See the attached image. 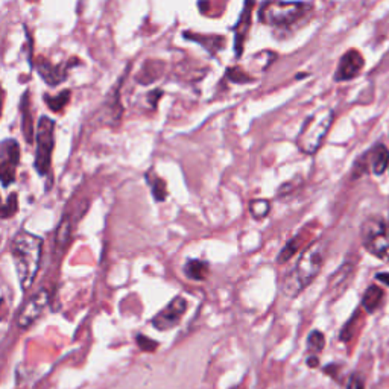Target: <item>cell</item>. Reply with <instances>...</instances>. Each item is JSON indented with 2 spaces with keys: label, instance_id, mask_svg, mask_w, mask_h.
I'll list each match as a JSON object with an SVG mask.
<instances>
[{
  "label": "cell",
  "instance_id": "9",
  "mask_svg": "<svg viewBox=\"0 0 389 389\" xmlns=\"http://www.w3.org/2000/svg\"><path fill=\"white\" fill-rule=\"evenodd\" d=\"M50 297H52V293H50L48 288H41L39 292L34 293V297L28 301L20 312L19 327L21 330L32 327L43 317V313L46 312L49 306Z\"/></svg>",
  "mask_w": 389,
  "mask_h": 389
},
{
  "label": "cell",
  "instance_id": "30",
  "mask_svg": "<svg viewBox=\"0 0 389 389\" xmlns=\"http://www.w3.org/2000/svg\"><path fill=\"white\" fill-rule=\"evenodd\" d=\"M307 366H311V368H318L319 366V361H318V356L317 355H312L307 357V361H306Z\"/></svg>",
  "mask_w": 389,
  "mask_h": 389
},
{
  "label": "cell",
  "instance_id": "6",
  "mask_svg": "<svg viewBox=\"0 0 389 389\" xmlns=\"http://www.w3.org/2000/svg\"><path fill=\"white\" fill-rule=\"evenodd\" d=\"M364 248L381 262H389V222L381 216L366 218L361 227Z\"/></svg>",
  "mask_w": 389,
  "mask_h": 389
},
{
  "label": "cell",
  "instance_id": "19",
  "mask_svg": "<svg viewBox=\"0 0 389 389\" xmlns=\"http://www.w3.org/2000/svg\"><path fill=\"white\" fill-rule=\"evenodd\" d=\"M70 98H72L70 90H63L58 93L56 96H52V94L48 93L43 94V101H45V104L52 113H63L64 108L70 104Z\"/></svg>",
  "mask_w": 389,
  "mask_h": 389
},
{
  "label": "cell",
  "instance_id": "23",
  "mask_svg": "<svg viewBox=\"0 0 389 389\" xmlns=\"http://www.w3.org/2000/svg\"><path fill=\"white\" fill-rule=\"evenodd\" d=\"M17 211H19L17 193H11L6 201H3L2 196H0V219H10L12 216H16Z\"/></svg>",
  "mask_w": 389,
  "mask_h": 389
},
{
  "label": "cell",
  "instance_id": "28",
  "mask_svg": "<svg viewBox=\"0 0 389 389\" xmlns=\"http://www.w3.org/2000/svg\"><path fill=\"white\" fill-rule=\"evenodd\" d=\"M345 389H365V380L359 372H353L348 377L347 381V388Z\"/></svg>",
  "mask_w": 389,
  "mask_h": 389
},
{
  "label": "cell",
  "instance_id": "26",
  "mask_svg": "<svg viewBox=\"0 0 389 389\" xmlns=\"http://www.w3.org/2000/svg\"><path fill=\"white\" fill-rule=\"evenodd\" d=\"M136 342H137V347L140 348L142 351H148V353H152V351H156L158 347V342L151 339V337L145 336V335H137L136 336Z\"/></svg>",
  "mask_w": 389,
  "mask_h": 389
},
{
  "label": "cell",
  "instance_id": "25",
  "mask_svg": "<svg viewBox=\"0 0 389 389\" xmlns=\"http://www.w3.org/2000/svg\"><path fill=\"white\" fill-rule=\"evenodd\" d=\"M326 347V336L324 333L318 332V330H313V332L309 333V337H307V348L312 355H319L322 350Z\"/></svg>",
  "mask_w": 389,
  "mask_h": 389
},
{
  "label": "cell",
  "instance_id": "18",
  "mask_svg": "<svg viewBox=\"0 0 389 389\" xmlns=\"http://www.w3.org/2000/svg\"><path fill=\"white\" fill-rule=\"evenodd\" d=\"M385 298V292L380 286H370L368 289L365 291L364 297H362V307L368 312V313H374L379 311V307L383 303Z\"/></svg>",
  "mask_w": 389,
  "mask_h": 389
},
{
  "label": "cell",
  "instance_id": "11",
  "mask_svg": "<svg viewBox=\"0 0 389 389\" xmlns=\"http://www.w3.org/2000/svg\"><path fill=\"white\" fill-rule=\"evenodd\" d=\"M364 65H365V60L362 54L357 52L355 49H351L341 56L339 64H337V69L335 73V79L337 83L355 79L356 76L361 75Z\"/></svg>",
  "mask_w": 389,
  "mask_h": 389
},
{
  "label": "cell",
  "instance_id": "7",
  "mask_svg": "<svg viewBox=\"0 0 389 389\" xmlns=\"http://www.w3.org/2000/svg\"><path fill=\"white\" fill-rule=\"evenodd\" d=\"M20 165V145L16 138L0 142V185L10 187L16 181Z\"/></svg>",
  "mask_w": 389,
  "mask_h": 389
},
{
  "label": "cell",
  "instance_id": "14",
  "mask_svg": "<svg viewBox=\"0 0 389 389\" xmlns=\"http://www.w3.org/2000/svg\"><path fill=\"white\" fill-rule=\"evenodd\" d=\"M20 128L21 134H23L25 140L31 145L35 137V128H34V119L31 112V93L26 90L20 98Z\"/></svg>",
  "mask_w": 389,
  "mask_h": 389
},
{
  "label": "cell",
  "instance_id": "21",
  "mask_svg": "<svg viewBox=\"0 0 389 389\" xmlns=\"http://www.w3.org/2000/svg\"><path fill=\"white\" fill-rule=\"evenodd\" d=\"M186 39H190L193 41H198L200 45H202L205 49L209 50L210 54H215L218 50H221L224 46V39L219 35H196V34H187L185 32Z\"/></svg>",
  "mask_w": 389,
  "mask_h": 389
},
{
  "label": "cell",
  "instance_id": "15",
  "mask_svg": "<svg viewBox=\"0 0 389 389\" xmlns=\"http://www.w3.org/2000/svg\"><path fill=\"white\" fill-rule=\"evenodd\" d=\"M366 163H368L370 172L374 175H383V172L389 167V149L385 145L377 143L376 146H372L371 149L365 152Z\"/></svg>",
  "mask_w": 389,
  "mask_h": 389
},
{
  "label": "cell",
  "instance_id": "22",
  "mask_svg": "<svg viewBox=\"0 0 389 389\" xmlns=\"http://www.w3.org/2000/svg\"><path fill=\"white\" fill-rule=\"evenodd\" d=\"M301 245H303V238H301V236H295L293 239H291L288 244L283 246L280 254H278L277 262L280 263V265H283V263H286V262H289L292 257L299 251Z\"/></svg>",
  "mask_w": 389,
  "mask_h": 389
},
{
  "label": "cell",
  "instance_id": "29",
  "mask_svg": "<svg viewBox=\"0 0 389 389\" xmlns=\"http://www.w3.org/2000/svg\"><path fill=\"white\" fill-rule=\"evenodd\" d=\"M238 73L239 75H236V70L234 69H229V72H227V76H229L231 81H234V83H238V84H240V83H251V78L249 76H246L244 72H242L240 69L238 70Z\"/></svg>",
  "mask_w": 389,
  "mask_h": 389
},
{
  "label": "cell",
  "instance_id": "4",
  "mask_svg": "<svg viewBox=\"0 0 389 389\" xmlns=\"http://www.w3.org/2000/svg\"><path fill=\"white\" fill-rule=\"evenodd\" d=\"M311 10L309 3L284 2V0H268L263 3L259 12V20L263 25L286 28L304 17Z\"/></svg>",
  "mask_w": 389,
  "mask_h": 389
},
{
  "label": "cell",
  "instance_id": "1",
  "mask_svg": "<svg viewBox=\"0 0 389 389\" xmlns=\"http://www.w3.org/2000/svg\"><path fill=\"white\" fill-rule=\"evenodd\" d=\"M327 251L328 242L326 239L315 240L313 244L303 249L295 266L286 273L282 282V291L286 297H297L307 286H311L324 266Z\"/></svg>",
  "mask_w": 389,
  "mask_h": 389
},
{
  "label": "cell",
  "instance_id": "3",
  "mask_svg": "<svg viewBox=\"0 0 389 389\" xmlns=\"http://www.w3.org/2000/svg\"><path fill=\"white\" fill-rule=\"evenodd\" d=\"M333 117L335 114L330 108H319L307 117L297 137L298 149L306 156H315L332 128Z\"/></svg>",
  "mask_w": 389,
  "mask_h": 389
},
{
  "label": "cell",
  "instance_id": "31",
  "mask_svg": "<svg viewBox=\"0 0 389 389\" xmlns=\"http://www.w3.org/2000/svg\"><path fill=\"white\" fill-rule=\"evenodd\" d=\"M376 280L385 283L386 286H389V273H377L376 274Z\"/></svg>",
  "mask_w": 389,
  "mask_h": 389
},
{
  "label": "cell",
  "instance_id": "16",
  "mask_svg": "<svg viewBox=\"0 0 389 389\" xmlns=\"http://www.w3.org/2000/svg\"><path fill=\"white\" fill-rule=\"evenodd\" d=\"M73 227H75V222L72 221L70 215H65L61 219L60 227H58L56 234H55V255L56 257L63 255V253L65 251V248H67L69 244L72 242Z\"/></svg>",
  "mask_w": 389,
  "mask_h": 389
},
{
  "label": "cell",
  "instance_id": "12",
  "mask_svg": "<svg viewBox=\"0 0 389 389\" xmlns=\"http://www.w3.org/2000/svg\"><path fill=\"white\" fill-rule=\"evenodd\" d=\"M356 271V260L345 259L342 265L337 268L332 277L328 278V293L330 297L335 298L339 297L341 293L348 288V283L351 282V278L355 275Z\"/></svg>",
  "mask_w": 389,
  "mask_h": 389
},
{
  "label": "cell",
  "instance_id": "8",
  "mask_svg": "<svg viewBox=\"0 0 389 389\" xmlns=\"http://www.w3.org/2000/svg\"><path fill=\"white\" fill-rule=\"evenodd\" d=\"M81 64L83 63H81L78 58H72V60L64 64H54L46 60V58L39 56L35 60V69L39 72L40 78L45 81L49 87H56L63 84L64 81L69 78V72L72 67Z\"/></svg>",
  "mask_w": 389,
  "mask_h": 389
},
{
  "label": "cell",
  "instance_id": "32",
  "mask_svg": "<svg viewBox=\"0 0 389 389\" xmlns=\"http://www.w3.org/2000/svg\"><path fill=\"white\" fill-rule=\"evenodd\" d=\"M3 101H5V92L0 87V117H2V108H3Z\"/></svg>",
  "mask_w": 389,
  "mask_h": 389
},
{
  "label": "cell",
  "instance_id": "33",
  "mask_svg": "<svg viewBox=\"0 0 389 389\" xmlns=\"http://www.w3.org/2000/svg\"><path fill=\"white\" fill-rule=\"evenodd\" d=\"M28 2H29V3H32V2H36V0H28Z\"/></svg>",
  "mask_w": 389,
  "mask_h": 389
},
{
  "label": "cell",
  "instance_id": "5",
  "mask_svg": "<svg viewBox=\"0 0 389 389\" xmlns=\"http://www.w3.org/2000/svg\"><path fill=\"white\" fill-rule=\"evenodd\" d=\"M55 127L56 123L49 116H41L36 122L35 131V161L34 167L40 177H48L52 171V154L55 148Z\"/></svg>",
  "mask_w": 389,
  "mask_h": 389
},
{
  "label": "cell",
  "instance_id": "24",
  "mask_svg": "<svg viewBox=\"0 0 389 389\" xmlns=\"http://www.w3.org/2000/svg\"><path fill=\"white\" fill-rule=\"evenodd\" d=\"M248 210L254 219L262 221V219H265L269 215L271 204L268 200H253L248 204Z\"/></svg>",
  "mask_w": 389,
  "mask_h": 389
},
{
  "label": "cell",
  "instance_id": "2",
  "mask_svg": "<svg viewBox=\"0 0 389 389\" xmlns=\"http://www.w3.org/2000/svg\"><path fill=\"white\" fill-rule=\"evenodd\" d=\"M11 254L16 262L19 282L23 291L31 288L39 275L43 254V239L21 230L12 239Z\"/></svg>",
  "mask_w": 389,
  "mask_h": 389
},
{
  "label": "cell",
  "instance_id": "13",
  "mask_svg": "<svg viewBox=\"0 0 389 389\" xmlns=\"http://www.w3.org/2000/svg\"><path fill=\"white\" fill-rule=\"evenodd\" d=\"M253 6H254V0H245V8L240 14V19L238 21L236 28H234V32H236V36H234V54H236V56H240L242 52H244L245 36L249 31V26H251Z\"/></svg>",
  "mask_w": 389,
  "mask_h": 389
},
{
  "label": "cell",
  "instance_id": "10",
  "mask_svg": "<svg viewBox=\"0 0 389 389\" xmlns=\"http://www.w3.org/2000/svg\"><path fill=\"white\" fill-rule=\"evenodd\" d=\"M186 311H187V299L182 297H175L165 309H161L156 317L151 319V324L154 328L160 330V332H167V330H171L180 324V321L182 319V317H185Z\"/></svg>",
  "mask_w": 389,
  "mask_h": 389
},
{
  "label": "cell",
  "instance_id": "20",
  "mask_svg": "<svg viewBox=\"0 0 389 389\" xmlns=\"http://www.w3.org/2000/svg\"><path fill=\"white\" fill-rule=\"evenodd\" d=\"M145 180L148 182V186L151 187V193L154 196V200L157 202H163L167 198V186L166 181L161 180L156 172H148L145 175Z\"/></svg>",
  "mask_w": 389,
  "mask_h": 389
},
{
  "label": "cell",
  "instance_id": "27",
  "mask_svg": "<svg viewBox=\"0 0 389 389\" xmlns=\"http://www.w3.org/2000/svg\"><path fill=\"white\" fill-rule=\"evenodd\" d=\"M355 326H356V315L353 318H351L347 324H345V327L342 328V332H341V341L344 342H348L351 337L355 336Z\"/></svg>",
  "mask_w": 389,
  "mask_h": 389
},
{
  "label": "cell",
  "instance_id": "17",
  "mask_svg": "<svg viewBox=\"0 0 389 389\" xmlns=\"http://www.w3.org/2000/svg\"><path fill=\"white\" fill-rule=\"evenodd\" d=\"M185 274L190 280H195V282H201L205 280V278L209 277L210 274V265L205 260L201 259H190L186 262L185 268Z\"/></svg>",
  "mask_w": 389,
  "mask_h": 389
}]
</instances>
